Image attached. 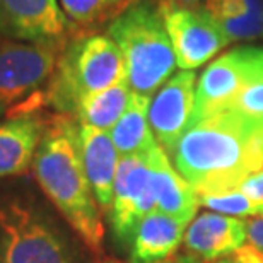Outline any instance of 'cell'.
I'll return each mask as SVG.
<instances>
[{
  "instance_id": "10",
  "label": "cell",
  "mask_w": 263,
  "mask_h": 263,
  "mask_svg": "<svg viewBox=\"0 0 263 263\" xmlns=\"http://www.w3.org/2000/svg\"><path fill=\"white\" fill-rule=\"evenodd\" d=\"M197 76L193 70H181L161 86L149 106V125L156 142L167 156L192 122L195 109Z\"/></svg>"
},
{
  "instance_id": "20",
  "label": "cell",
  "mask_w": 263,
  "mask_h": 263,
  "mask_svg": "<svg viewBox=\"0 0 263 263\" xmlns=\"http://www.w3.org/2000/svg\"><path fill=\"white\" fill-rule=\"evenodd\" d=\"M228 109H233L251 122L263 125V48H258L253 67L243 87L236 94Z\"/></svg>"
},
{
  "instance_id": "17",
  "label": "cell",
  "mask_w": 263,
  "mask_h": 263,
  "mask_svg": "<svg viewBox=\"0 0 263 263\" xmlns=\"http://www.w3.org/2000/svg\"><path fill=\"white\" fill-rule=\"evenodd\" d=\"M205 10L229 43L263 38V0H205Z\"/></svg>"
},
{
  "instance_id": "7",
  "label": "cell",
  "mask_w": 263,
  "mask_h": 263,
  "mask_svg": "<svg viewBox=\"0 0 263 263\" xmlns=\"http://www.w3.org/2000/svg\"><path fill=\"white\" fill-rule=\"evenodd\" d=\"M157 9L181 70L202 67L229 43L219 23L205 9L173 0H157Z\"/></svg>"
},
{
  "instance_id": "16",
  "label": "cell",
  "mask_w": 263,
  "mask_h": 263,
  "mask_svg": "<svg viewBox=\"0 0 263 263\" xmlns=\"http://www.w3.org/2000/svg\"><path fill=\"white\" fill-rule=\"evenodd\" d=\"M186 226L159 210L145 215L130 239L128 263H167L175 258Z\"/></svg>"
},
{
  "instance_id": "22",
  "label": "cell",
  "mask_w": 263,
  "mask_h": 263,
  "mask_svg": "<svg viewBox=\"0 0 263 263\" xmlns=\"http://www.w3.org/2000/svg\"><path fill=\"white\" fill-rule=\"evenodd\" d=\"M198 205H203L217 214L231 215V217H263V202L250 198L238 188L198 195Z\"/></svg>"
},
{
  "instance_id": "24",
  "label": "cell",
  "mask_w": 263,
  "mask_h": 263,
  "mask_svg": "<svg viewBox=\"0 0 263 263\" xmlns=\"http://www.w3.org/2000/svg\"><path fill=\"white\" fill-rule=\"evenodd\" d=\"M238 190L243 192L245 195H248L250 198L256 200V202H263V167L258 173L246 178L238 186Z\"/></svg>"
},
{
  "instance_id": "19",
  "label": "cell",
  "mask_w": 263,
  "mask_h": 263,
  "mask_svg": "<svg viewBox=\"0 0 263 263\" xmlns=\"http://www.w3.org/2000/svg\"><path fill=\"white\" fill-rule=\"evenodd\" d=\"M132 96L128 81L115 84V86L87 96L79 104L76 120L81 125L109 132L125 113Z\"/></svg>"
},
{
  "instance_id": "21",
  "label": "cell",
  "mask_w": 263,
  "mask_h": 263,
  "mask_svg": "<svg viewBox=\"0 0 263 263\" xmlns=\"http://www.w3.org/2000/svg\"><path fill=\"white\" fill-rule=\"evenodd\" d=\"M65 17L77 26H92L117 17L127 9L123 0H60Z\"/></svg>"
},
{
  "instance_id": "1",
  "label": "cell",
  "mask_w": 263,
  "mask_h": 263,
  "mask_svg": "<svg viewBox=\"0 0 263 263\" xmlns=\"http://www.w3.org/2000/svg\"><path fill=\"white\" fill-rule=\"evenodd\" d=\"M170 157L197 197L234 190L263 167V125L220 109L192 120Z\"/></svg>"
},
{
  "instance_id": "11",
  "label": "cell",
  "mask_w": 263,
  "mask_h": 263,
  "mask_svg": "<svg viewBox=\"0 0 263 263\" xmlns=\"http://www.w3.org/2000/svg\"><path fill=\"white\" fill-rule=\"evenodd\" d=\"M59 0H0V36L17 41H67Z\"/></svg>"
},
{
  "instance_id": "2",
  "label": "cell",
  "mask_w": 263,
  "mask_h": 263,
  "mask_svg": "<svg viewBox=\"0 0 263 263\" xmlns=\"http://www.w3.org/2000/svg\"><path fill=\"white\" fill-rule=\"evenodd\" d=\"M33 173L40 188L68 226L94 253L103 250L104 226L81 157L79 122L70 115H55L46 123L36 151Z\"/></svg>"
},
{
  "instance_id": "8",
  "label": "cell",
  "mask_w": 263,
  "mask_h": 263,
  "mask_svg": "<svg viewBox=\"0 0 263 263\" xmlns=\"http://www.w3.org/2000/svg\"><path fill=\"white\" fill-rule=\"evenodd\" d=\"M154 210V190L144 156L120 157L109 209L111 228L120 243H130L139 222Z\"/></svg>"
},
{
  "instance_id": "26",
  "label": "cell",
  "mask_w": 263,
  "mask_h": 263,
  "mask_svg": "<svg viewBox=\"0 0 263 263\" xmlns=\"http://www.w3.org/2000/svg\"><path fill=\"white\" fill-rule=\"evenodd\" d=\"M167 263H205L203 260L197 258L195 255H176L175 258H171Z\"/></svg>"
},
{
  "instance_id": "27",
  "label": "cell",
  "mask_w": 263,
  "mask_h": 263,
  "mask_svg": "<svg viewBox=\"0 0 263 263\" xmlns=\"http://www.w3.org/2000/svg\"><path fill=\"white\" fill-rule=\"evenodd\" d=\"M125 4H127V7L135 2H140V0H123ZM173 2H178V4H185V5H197L200 0H173Z\"/></svg>"
},
{
  "instance_id": "23",
  "label": "cell",
  "mask_w": 263,
  "mask_h": 263,
  "mask_svg": "<svg viewBox=\"0 0 263 263\" xmlns=\"http://www.w3.org/2000/svg\"><path fill=\"white\" fill-rule=\"evenodd\" d=\"M214 263H263V255L251 245H245L239 250H236L234 253L224 256V258Z\"/></svg>"
},
{
  "instance_id": "5",
  "label": "cell",
  "mask_w": 263,
  "mask_h": 263,
  "mask_svg": "<svg viewBox=\"0 0 263 263\" xmlns=\"http://www.w3.org/2000/svg\"><path fill=\"white\" fill-rule=\"evenodd\" d=\"M0 263H76L68 241L28 198L0 202Z\"/></svg>"
},
{
  "instance_id": "14",
  "label": "cell",
  "mask_w": 263,
  "mask_h": 263,
  "mask_svg": "<svg viewBox=\"0 0 263 263\" xmlns=\"http://www.w3.org/2000/svg\"><path fill=\"white\" fill-rule=\"evenodd\" d=\"M79 145L86 176L103 212L109 214L120 154L109 132L79 123Z\"/></svg>"
},
{
  "instance_id": "18",
  "label": "cell",
  "mask_w": 263,
  "mask_h": 263,
  "mask_svg": "<svg viewBox=\"0 0 263 263\" xmlns=\"http://www.w3.org/2000/svg\"><path fill=\"white\" fill-rule=\"evenodd\" d=\"M149 96L132 92L125 113L117 122V125L109 130V135H111V140L120 157L140 156L149 151L154 144H157L149 125Z\"/></svg>"
},
{
  "instance_id": "28",
  "label": "cell",
  "mask_w": 263,
  "mask_h": 263,
  "mask_svg": "<svg viewBox=\"0 0 263 263\" xmlns=\"http://www.w3.org/2000/svg\"><path fill=\"white\" fill-rule=\"evenodd\" d=\"M103 263H117V261H113V260H106V261H103Z\"/></svg>"
},
{
  "instance_id": "25",
  "label": "cell",
  "mask_w": 263,
  "mask_h": 263,
  "mask_svg": "<svg viewBox=\"0 0 263 263\" xmlns=\"http://www.w3.org/2000/svg\"><path fill=\"white\" fill-rule=\"evenodd\" d=\"M246 241L263 255V217H251L246 220Z\"/></svg>"
},
{
  "instance_id": "15",
  "label": "cell",
  "mask_w": 263,
  "mask_h": 263,
  "mask_svg": "<svg viewBox=\"0 0 263 263\" xmlns=\"http://www.w3.org/2000/svg\"><path fill=\"white\" fill-rule=\"evenodd\" d=\"M46 123L34 113L0 122V178L24 175L33 167Z\"/></svg>"
},
{
  "instance_id": "9",
  "label": "cell",
  "mask_w": 263,
  "mask_h": 263,
  "mask_svg": "<svg viewBox=\"0 0 263 263\" xmlns=\"http://www.w3.org/2000/svg\"><path fill=\"white\" fill-rule=\"evenodd\" d=\"M258 53L255 46H239L210 62L197 81L192 120L228 109L243 87Z\"/></svg>"
},
{
  "instance_id": "13",
  "label": "cell",
  "mask_w": 263,
  "mask_h": 263,
  "mask_svg": "<svg viewBox=\"0 0 263 263\" xmlns=\"http://www.w3.org/2000/svg\"><path fill=\"white\" fill-rule=\"evenodd\" d=\"M188 253L203 261H217L246 243V220L205 212L190 222L183 238Z\"/></svg>"
},
{
  "instance_id": "6",
  "label": "cell",
  "mask_w": 263,
  "mask_h": 263,
  "mask_svg": "<svg viewBox=\"0 0 263 263\" xmlns=\"http://www.w3.org/2000/svg\"><path fill=\"white\" fill-rule=\"evenodd\" d=\"M67 41H0V115L50 82Z\"/></svg>"
},
{
  "instance_id": "12",
  "label": "cell",
  "mask_w": 263,
  "mask_h": 263,
  "mask_svg": "<svg viewBox=\"0 0 263 263\" xmlns=\"http://www.w3.org/2000/svg\"><path fill=\"white\" fill-rule=\"evenodd\" d=\"M142 156L151 171L156 210L190 224L195 219L198 207L195 190L176 171V167L171 164L170 156L159 144H154Z\"/></svg>"
},
{
  "instance_id": "4",
  "label": "cell",
  "mask_w": 263,
  "mask_h": 263,
  "mask_svg": "<svg viewBox=\"0 0 263 263\" xmlns=\"http://www.w3.org/2000/svg\"><path fill=\"white\" fill-rule=\"evenodd\" d=\"M127 79L125 59L108 34H87L68 40L57 62L45 104L60 115H73L91 94Z\"/></svg>"
},
{
  "instance_id": "3",
  "label": "cell",
  "mask_w": 263,
  "mask_h": 263,
  "mask_svg": "<svg viewBox=\"0 0 263 263\" xmlns=\"http://www.w3.org/2000/svg\"><path fill=\"white\" fill-rule=\"evenodd\" d=\"M108 36L125 59L132 92L151 98L178 67L157 2L140 0L128 5L108 24Z\"/></svg>"
}]
</instances>
